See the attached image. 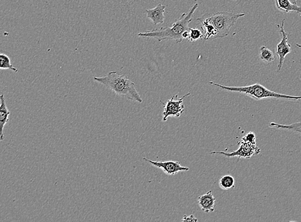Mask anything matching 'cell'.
<instances>
[{"mask_svg":"<svg viewBox=\"0 0 301 222\" xmlns=\"http://www.w3.org/2000/svg\"><path fill=\"white\" fill-rule=\"evenodd\" d=\"M199 7V3H195L188 13H183L180 19L177 20L171 27H162L150 31L140 32L138 36L146 38H155L158 41L174 40L177 43H180L184 39L182 34L190 29L189 24L192 21L193 15Z\"/></svg>","mask_w":301,"mask_h":222,"instance_id":"6da1fadb","label":"cell"},{"mask_svg":"<svg viewBox=\"0 0 301 222\" xmlns=\"http://www.w3.org/2000/svg\"><path fill=\"white\" fill-rule=\"evenodd\" d=\"M94 80L111 90L119 96L125 97L140 103L143 102L141 95L136 89L135 83L125 75L119 74L117 71H111L107 76L95 77Z\"/></svg>","mask_w":301,"mask_h":222,"instance_id":"7a4b0ae2","label":"cell"},{"mask_svg":"<svg viewBox=\"0 0 301 222\" xmlns=\"http://www.w3.org/2000/svg\"><path fill=\"white\" fill-rule=\"evenodd\" d=\"M209 84L219 87L223 91L244 93V94L251 97V98L256 99V100H261V99L266 98L281 99L290 101L301 100V96H294V95L275 92L266 89V87L260 84V83H255V84L244 87H228L219 84V83H215L214 81H209Z\"/></svg>","mask_w":301,"mask_h":222,"instance_id":"3957f363","label":"cell"},{"mask_svg":"<svg viewBox=\"0 0 301 222\" xmlns=\"http://www.w3.org/2000/svg\"><path fill=\"white\" fill-rule=\"evenodd\" d=\"M245 15L243 13L235 14L234 12L221 11L204 18L216 28L219 38H224L228 36L231 28L235 25L238 19Z\"/></svg>","mask_w":301,"mask_h":222,"instance_id":"277c9868","label":"cell"},{"mask_svg":"<svg viewBox=\"0 0 301 222\" xmlns=\"http://www.w3.org/2000/svg\"><path fill=\"white\" fill-rule=\"evenodd\" d=\"M240 148L239 149L232 152H225L222 151H213L210 152L211 154H221V155L227 157V158H233L237 157L239 160L241 158L249 159L252 156L258 155L261 152L260 148L256 145L248 143L247 142L241 141L239 142Z\"/></svg>","mask_w":301,"mask_h":222,"instance_id":"5b68a950","label":"cell"},{"mask_svg":"<svg viewBox=\"0 0 301 222\" xmlns=\"http://www.w3.org/2000/svg\"><path fill=\"white\" fill-rule=\"evenodd\" d=\"M190 95V93L185 94L184 96L178 99V95H175L172 98L169 99L166 103H162L164 105L163 117L162 121H167L168 118L170 117H180L184 111V105L183 101L185 97Z\"/></svg>","mask_w":301,"mask_h":222,"instance_id":"8992f818","label":"cell"},{"mask_svg":"<svg viewBox=\"0 0 301 222\" xmlns=\"http://www.w3.org/2000/svg\"><path fill=\"white\" fill-rule=\"evenodd\" d=\"M284 21L285 19L282 20L281 24L278 25L279 30L282 36V40L277 45V48H276V54L279 57L278 73H280L281 70L286 56L292 52V46L288 43V34L284 30Z\"/></svg>","mask_w":301,"mask_h":222,"instance_id":"52a82bcc","label":"cell"},{"mask_svg":"<svg viewBox=\"0 0 301 222\" xmlns=\"http://www.w3.org/2000/svg\"><path fill=\"white\" fill-rule=\"evenodd\" d=\"M143 160L146 161L152 166H154L157 168L161 169L165 174L169 176H174L180 172H185L188 171L190 168L188 167L183 166H181L179 162L176 161H166V162H156V161H152L149 159L143 158Z\"/></svg>","mask_w":301,"mask_h":222,"instance_id":"ba28073f","label":"cell"},{"mask_svg":"<svg viewBox=\"0 0 301 222\" xmlns=\"http://www.w3.org/2000/svg\"><path fill=\"white\" fill-rule=\"evenodd\" d=\"M216 201L217 199L215 198L211 190L209 191L208 192L204 195H200L197 199L198 204L200 206L201 210L207 213L215 210Z\"/></svg>","mask_w":301,"mask_h":222,"instance_id":"9c48e42d","label":"cell"},{"mask_svg":"<svg viewBox=\"0 0 301 222\" xmlns=\"http://www.w3.org/2000/svg\"><path fill=\"white\" fill-rule=\"evenodd\" d=\"M166 6L158 4L154 9L146 10V16L148 19L152 20L155 25L162 24L164 22V12Z\"/></svg>","mask_w":301,"mask_h":222,"instance_id":"30bf717a","label":"cell"},{"mask_svg":"<svg viewBox=\"0 0 301 222\" xmlns=\"http://www.w3.org/2000/svg\"><path fill=\"white\" fill-rule=\"evenodd\" d=\"M1 101V106H0V126H1V134H0V140L3 141L4 139L3 129L4 126L8 123L9 121V115L11 111H9L6 105V101L4 95L2 94L0 96Z\"/></svg>","mask_w":301,"mask_h":222,"instance_id":"8fae6325","label":"cell"},{"mask_svg":"<svg viewBox=\"0 0 301 222\" xmlns=\"http://www.w3.org/2000/svg\"><path fill=\"white\" fill-rule=\"evenodd\" d=\"M296 1L295 0L292 3L290 0H275L276 7L280 11L286 13L295 12L301 16V7L298 5Z\"/></svg>","mask_w":301,"mask_h":222,"instance_id":"7c38bea8","label":"cell"},{"mask_svg":"<svg viewBox=\"0 0 301 222\" xmlns=\"http://www.w3.org/2000/svg\"><path fill=\"white\" fill-rule=\"evenodd\" d=\"M269 126L270 128H276V129L285 130L301 134V121L288 124V125L271 122V123H270Z\"/></svg>","mask_w":301,"mask_h":222,"instance_id":"4fadbf2b","label":"cell"},{"mask_svg":"<svg viewBox=\"0 0 301 222\" xmlns=\"http://www.w3.org/2000/svg\"><path fill=\"white\" fill-rule=\"evenodd\" d=\"M220 188L223 190H229L235 186V179L231 175H225L220 179L219 182Z\"/></svg>","mask_w":301,"mask_h":222,"instance_id":"5bb4252c","label":"cell"},{"mask_svg":"<svg viewBox=\"0 0 301 222\" xmlns=\"http://www.w3.org/2000/svg\"><path fill=\"white\" fill-rule=\"evenodd\" d=\"M260 58L264 62L271 63L275 59L274 53L270 49H268L267 47L261 46L260 48Z\"/></svg>","mask_w":301,"mask_h":222,"instance_id":"9a60e30c","label":"cell"},{"mask_svg":"<svg viewBox=\"0 0 301 222\" xmlns=\"http://www.w3.org/2000/svg\"><path fill=\"white\" fill-rule=\"evenodd\" d=\"M0 69H9L16 73L18 71V69L11 64V58L7 55L3 54H0Z\"/></svg>","mask_w":301,"mask_h":222,"instance_id":"2e32d148","label":"cell"},{"mask_svg":"<svg viewBox=\"0 0 301 222\" xmlns=\"http://www.w3.org/2000/svg\"><path fill=\"white\" fill-rule=\"evenodd\" d=\"M204 32H203L201 28V29H199V28H190L188 39L190 42H195L197 40L201 39V38H204Z\"/></svg>","mask_w":301,"mask_h":222,"instance_id":"e0dca14e","label":"cell"},{"mask_svg":"<svg viewBox=\"0 0 301 222\" xmlns=\"http://www.w3.org/2000/svg\"><path fill=\"white\" fill-rule=\"evenodd\" d=\"M241 140L248 142V143L256 145V136L254 132H249L241 138Z\"/></svg>","mask_w":301,"mask_h":222,"instance_id":"ac0fdd59","label":"cell"},{"mask_svg":"<svg viewBox=\"0 0 301 222\" xmlns=\"http://www.w3.org/2000/svg\"><path fill=\"white\" fill-rule=\"evenodd\" d=\"M182 222H198V219L195 216L191 215H184L182 219Z\"/></svg>","mask_w":301,"mask_h":222,"instance_id":"d6986e66","label":"cell"},{"mask_svg":"<svg viewBox=\"0 0 301 222\" xmlns=\"http://www.w3.org/2000/svg\"><path fill=\"white\" fill-rule=\"evenodd\" d=\"M296 46L298 47L299 48H301V44H297Z\"/></svg>","mask_w":301,"mask_h":222,"instance_id":"ffe728a7","label":"cell"}]
</instances>
